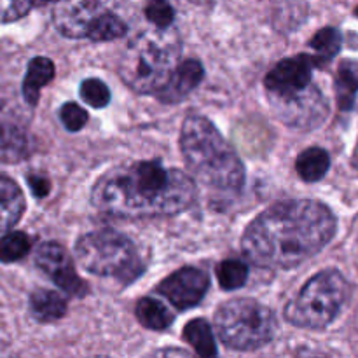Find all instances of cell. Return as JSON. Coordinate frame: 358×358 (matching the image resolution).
<instances>
[{
  "label": "cell",
  "mask_w": 358,
  "mask_h": 358,
  "mask_svg": "<svg viewBox=\"0 0 358 358\" xmlns=\"http://www.w3.org/2000/svg\"><path fill=\"white\" fill-rule=\"evenodd\" d=\"M269 101L276 115L285 124L297 129L317 128L329 114V105L324 94L313 84L289 96H269Z\"/></svg>",
  "instance_id": "cell-9"
},
{
  "label": "cell",
  "mask_w": 358,
  "mask_h": 358,
  "mask_svg": "<svg viewBox=\"0 0 358 358\" xmlns=\"http://www.w3.org/2000/svg\"><path fill=\"white\" fill-rule=\"evenodd\" d=\"M180 49V37L171 28L142 31L121 56L119 76L136 93H157L177 69Z\"/></svg>",
  "instance_id": "cell-4"
},
{
  "label": "cell",
  "mask_w": 358,
  "mask_h": 358,
  "mask_svg": "<svg viewBox=\"0 0 358 358\" xmlns=\"http://www.w3.org/2000/svg\"><path fill=\"white\" fill-rule=\"evenodd\" d=\"M34 6L31 0H0V20L14 21L24 16Z\"/></svg>",
  "instance_id": "cell-28"
},
{
  "label": "cell",
  "mask_w": 358,
  "mask_h": 358,
  "mask_svg": "<svg viewBox=\"0 0 358 358\" xmlns=\"http://www.w3.org/2000/svg\"><path fill=\"white\" fill-rule=\"evenodd\" d=\"M336 91H338V105L343 110H350L355 103L357 91H358V77L355 70L343 63L341 69L338 72V79H336Z\"/></svg>",
  "instance_id": "cell-22"
},
{
  "label": "cell",
  "mask_w": 358,
  "mask_h": 358,
  "mask_svg": "<svg viewBox=\"0 0 358 358\" xmlns=\"http://www.w3.org/2000/svg\"><path fill=\"white\" fill-rule=\"evenodd\" d=\"M77 261L86 271L100 276H115L129 282L140 273V257L129 238L117 231H94L79 238Z\"/></svg>",
  "instance_id": "cell-7"
},
{
  "label": "cell",
  "mask_w": 358,
  "mask_h": 358,
  "mask_svg": "<svg viewBox=\"0 0 358 358\" xmlns=\"http://www.w3.org/2000/svg\"><path fill=\"white\" fill-rule=\"evenodd\" d=\"M217 276H219V283L222 289H240L247 283L248 268L245 262L236 261V259H227L217 266Z\"/></svg>",
  "instance_id": "cell-23"
},
{
  "label": "cell",
  "mask_w": 358,
  "mask_h": 358,
  "mask_svg": "<svg viewBox=\"0 0 358 358\" xmlns=\"http://www.w3.org/2000/svg\"><path fill=\"white\" fill-rule=\"evenodd\" d=\"M213 322L224 345L240 352L268 345L278 331L273 311L254 299L227 301L217 310Z\"/></svg>",
  "instance_id": "cell-6"
},
{
  "label": "cell",
  "mask_w": 358,
  "mask_h": 358,
  "mask_svg": "<svg viewBox=\"0 0 358 358\" xmlns=\"http://www.w3.org/2000/svg\"><path fill=\"white\" fill-rule=\"evenodd\" d=\"M136 318L140 324L150 331H164L173 322V315L159 301L143 297L136 304Z\"/></svg>",
  "instance_id": "cell-19"
},
{
  "label": "cell",
  "mask_w": 358,
  "mask_h": 358,
  "mask_svg": "<svg viewBox=\"0 0 358 358\" xmlns=\"http://www.w3.org/2000/svg\"><path fill=\"white\" fill-rule=\"evenodd\" d=\"M59 34L70 38L114 41L126 35L124 21L91 0H62L52 14Z\"/></svg>",
  "instance_id": "cell-8"
},
{
  "label": "cell",
  "mask_w": 358,
  "mask_h": 358,
  "mask_svg": "<svg viewBox=\"0 0 358 358\" xmlns=\"http://www.w3.org/2000/svg\"><path fill=\"white\" fill-rule=\"evenodd\" d=\"M145 16L157 28H170V24L173 23L175 13L168 0H147Z\"/></svg>",
  "instance_id": "cell-26"
},
{
  "label": "cell",
  "mask_w": 358,
  "mask_h": 358,
  "mask_svg": "<svg viewBox=\"0 0 358 358\" xmlns=\"http://www.w3.org/2000/svg\"><path fill=\"white\" fill-rule=\"evenodd\" d=\"M192 2H196V3H208V2H212V0H192Z\"/></svg>",
  "instance_id": "cell-32"
},
{
  "label": "cell",
  "mask_w": 358,
  "mask_h": 358,
  "mask_svg": "<svg viewBox=\"0 0 358 358\" xmlns=\"http://www.w3.org/2000/svg\"><path fill=\"white\" fill-rule=\"evenodd\" d=\"M80 98L91 107L103 108L110 101V91L100 79H86L80 84Z\"/></svg>",
  "instance_id": "cell-25"
},
{
  "label": "cell",
  "mask_w": 358,
  "mask_h": 358,
  "mask_svg": "<svg viewBox=\"0 0 358 358\" xmlns=\"http://www.w3.org/2000/svg\"><path fill=\"white\" fill-rule=\"evenodd\" d=\"M357 16H358V7H357Z\"/></svg>",
  "instance_id": "cell-33"
},
{
  "label": "cell",
  "mask_w": 358,
  "mask_h": 358,
  "mask_svg": "<svg viewBox=\"0 0 358 358\" xmlns=\"http://www.w3.org/2000/svg\"><path fill=\"white\" fill-rule=\"evenodd\" d=\"M311 49L315 51V59L317 63H327L338 55L341 49V34L336 28L327 27L322 28L320 31L315 34V37L310 42Z\"/></svg>",
  "instance_id": "cell-21"
},
{
  "label": "cell",
  "mask_w": 358,
  "mask_h": 358,
  "mask_svg": "<svg viewBox=\"0 0 358 358\" xmlns=\"http://www.w3.org/2000/svg\"><path fill=\"white\" fill-rule=\"evenodd\" d=\"M315 65H318L317 59L310 55L282 59L264 79L268 96H289L310 86Z\"/></svg>",
  "instance_id": "cell-11"
},
{
  "label": "cell",
  "mask_w": 358,
  "mask_h": 358,
  "mask_svg": "<svg viewBox=\"0 0 358 358\" xmlns=\"http://www.w3.org/2000/svg\"><path fill=\"white\" fill-rule=\"evenodd\" d=\"M28 135L13 121H0V159L17 163L28 156Z\"/></svg>",
  "instance_id": "cell-15"
},
{
  "label": "cell",
  "mask_w": 358,
  "mask_h": 358,
  "mask_svg": "<svg viewBox=\"0 0 358 358\" xmlns=\"http://www.w3.org/2000/svg\"><path fill=\"white\" fill-rule=\"evenodd\" d=\"M28 184H30V189L34 191V194L37 198H44V196L49 194V189H51V184L45 177H41V175H30L28 177Z\"/></svg>",
  "instance_id": "cell-29"
},
{
  "label": "cell",
  "mask_w": 358,
  "mask_h": 358,
  "mask_svg": "<svg viewBox=\"0 0 358 358\" xmlns=\"http://www.w3.org/2000/svg\"><path fill=\"white\" fill-rule=\"evenodd\" d=\"M31 315L38 322H55L65 317L66 303L55 290H35L30 297Z\"/></svg>",
  "instance_id": "cell-17"
},
{
  "label": "cell",
  "mask_w": 358,
  "mask_h": 358,
  "mask_svg": "<svg viewBox=\"0 0 358 358\" xmlns=\"http://www.w3.org/2000/svg\"><path fill=\"white\" fill-rule=\"evenodd\" d=\"M180 145L187 168L203 184L224 192L243 187V163L208 119L198 114L187 115L182 126Z\"/></svg>",
  "instance_id": "cell-3"
},
{
  "label": "cell",
  "mask_w": 358,
  "mask_h": 358,
  "mask_svg": "<svg viewBox=\"0 0 358 358\" xmlns=\"http://www.w3.org/2000/svg\"><path fill=\"white\" fill-rule=\"evenodd\" d=\"M353 166L358 170V143H357V149H355V154H353Z\"/></svg>",
  "instance_id": "cell-31"
},
{
  "label": "cell",
  "mask_w": 358,
  "mask_h": 358,
  "mask_svg": "<svg viewBox=\"0 0 358 358\" xmlns=\"http://www.w3.org/2000/svg\"><path fill=\"white\" fill-rule=\"evenodd\" d=\"M59 119L69 131H79L87 121V112L77 103H65L59 110Z\"/></svg>",
  "instance_id": "cell-27"
},
{
  "label": "cell",
  "mask_w": 358,
  "mask_h": 358,
  "mask_svg": "<svg viewBox=\"0 0 358 358\" xmlns=\"http://www.w3.org/2000/svg\"><path fill=\"white\" fill-rule=\"evenodd\" d=\"M52 77H55V65H52L51 59L44 58V56L31 59L23 83L24 100L30 105H37L41 90L45 84L51 83Z\"/></svg>",
  "instance_id": "cell-16"
},
{
  "label": "cell",
  "mask_w": 358,
  "mask_h": 358,
  "mask_svg": "<svg viewBox=\"0 0 358 358\" xmlns=\"http://www.w3.org/2000/svg\"><path fill=\"white\" fill-rule=\"evenodd\" d=\"M31 2H34V6H44V3L55 2V0H31Z\"/></svg>",
  "instance_id": "cell-30"
},
{
  "label": "cell",
  "mask_w": 358,
  "mask_h": 358,
  "mask_svg": "<svg viewBox=\"0 0 358 358\" xmlns=\"http://www.w3.org/2000/svg\"><path fill=\"white\" fill-rule=\"evenodd\" d=\"M350 297V283L336 269L317 273L285 308L290 324L304 329H324L334 322Z\"/></svg>",
  "instance_id": "cell-5"
},
{
  "label": "cell",
  "mask_w": 358,
  "mask_h": 358,
  "mask_svg": "<svg viewBox=\"0 0 358 358\" xmlns=\"http://www.w3.org/2000/svg\"><path fill=\"white\" fill-rule=\"evenodd\" d=\"M203 76L205 72L198 59H185L175 69L170 80L157 91V98L163 103H178L199 86Z\"/></svg>",
  "instance_id": "cell-13"
},
{
  "label": "cell",
  "mask_w": 358,
  "mask_h": 358,
  "mask_svg": "<svg viewBox=\"0 0 358 358\" xmlns=\"http://www.w3.org/2000/svg\"><path fill=\"white\" fill-rule=\"evenodd\" d=\"M28 252H30V238L24 233L13 231L0 238V261L6 264L20 261Z\"/></svg>",
  "instance_id": "cell-24"
},
{
  "label": "cell",
  "mask_w": 358,
  "mask_h": 358,
  "mask_svg": "<svg viewBox=\"0 0 358 358\" xmlns=\"http://www.w3.org/2000/svg\"><path fill=\"white\" fill-rule=\"evenodd\" d=\"M210 287V278L205 271L196 268H182L163 280L159 294H163L175 308L189 310L201 303Z\"/></svg>",
  "instance_id": "cell-12"
},
{
  "label": "cell",
  "mask_w": 358,
  "mask_h": 358,
  "mask_svg": "<svg viewBox=\"0 0 358 358\" xmlns=\"http://www.w3.org/2000/svg\"><path fill=\"white\" fill-rule=\"evenodd\" d=\"M196 199L194 182L157 161H140L107 171L94 184L91 203L121 219H152L185 212Z\"/></svg>",
  "instance_id": "cell-2"
},
{
  "label": "cell",
  "mask_w": 358,
  "mask_h": 358,
  "mask_svg": "<svg viewBox=\"0 0 358 358\" xmlns=\"http://www.w3.org/2000/svg\"><path fill=\"white\" fill-rule=\"evenodd\" d=\"M24 212V196L20 185L0 173V233H6L20 222Z\"/></svg>",
  "instance_id": "cell-14"
},
{
  "label": "cell",
  "mask_w": 358,
  "mask_h": 358,
  "mask_svg": "<svg viewBox=\"0 0 358 358\" xmlns=\"http://www.w3.org/2000/svg\"><path fill=\"white\" fill-rule=\"evenodd\" d=\"M336 234V217L324 203L294 199L264 210L241 238L254 264L289 269L317 255Z\"/></svg>",
  "instance_id": "cell-1"
},
{
  "label": "cell",
  "mask_w": 358,
  "mask_h": 358,
  "mask_svg": "<svg viewBox=\"0 0 358 358\" xmlns=\"http://www.w3.org/2000/svg\"><path fill=\"white\" fill-rule=\"evenodd\" d=\"M35 262L66 294L76 297L86 296V282L79 278L72 259L62 245L55 243V241L42 243L35 252Z\"/></svg>",
  "instance_id": "cell-10"
},
{
  "label": "cell",
  "mask_w": 358,
  "mask_h": 358,
  "mask_svg": "<svg viewBox=\"0 0 358 358\" xmlns=\"http://www.w3.org/2000/svg\"><path fill=\"white\" fill-rule=\"evenodd\" d=\"M331 166V157L320 147H311L299 154L296 161V170L299 177L306 182H317L325 177Z\"/></svg>",
  "instance_id": "cell-18"
},
{
  "label": "cell",
  "mask_w": 358,
  "mask_h": 358,
  "mask_svg": "<svg viewBox=\"0 0 358 358\" xmlns=\"http://www.w3.org/2000/svg\"><path fill=\"white\" fill-rule=\"evenodd\" d=\"M184 339L189 345L194 348V352L199 357H215L217 346L215 339H213V332L210 329L208 322L198 318V320H191L184 329Z\"/></svg>",
  "instance_id": "cell-20"
}]
</instances>
